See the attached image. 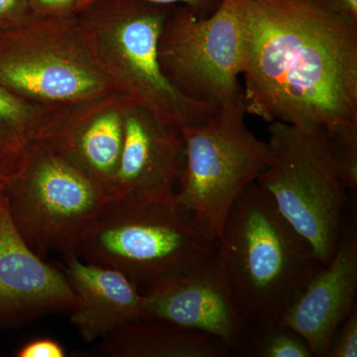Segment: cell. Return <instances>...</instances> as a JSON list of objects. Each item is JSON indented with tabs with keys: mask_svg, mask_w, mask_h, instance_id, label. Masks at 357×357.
<instances>
[{
	"mask_svg": "<svg viewBox=\"0 0 357 357\" xmlns=\"http://www.w3.org/2000/svg\"><path fill=\"white\" fill-rule=\"evenodd\" d=\"M243 103L318 131L357 122V24L319 0H244Z\"/></svg>",
	"mask_w": 357,
	"mask_h": 357,
	"instance_id": "1",
	"label": "cell"
},
{
	"mask_svg": "<svg viewBox=\"0 0 357 357\" xmlns=\"http://www.w3.org/2000/svg\"><path fill=\"white\" fill-rule=\"evenodd\" d=\"M218 250L246 325L279 321L296 295L324 266L311 244L256 182L230 208Z\"/></svg>",
	"mask_w": 357,
	"mask_h": 357,
	"instance_id": "2",
	"label": "cell"
},
{
	"mask_svg": "<svg viewBox=\"0 0 357 357\" xmlns=\"http://www.w3.org/2000/svg\"><path fill=\"white\" fill-rule=\"evenodd\" d=\"M217 249L173 191L107 199L84 232L77 257L121 272L142 291Z\"/></svg>",
	"mask_w": 357,
	"mask_h": 357,
	"instance_id": "3",
	"label": "cell"
},
{
	"mask_svg": "<svg viewBox=\"0 0 357 357\" xmlns=\"http://www.w3.org/2000/svg\"><path fill=\"white\" fill-rule=\"evenodd\" d=\"M172 6L96 0L77 18L96 64L117 91L160 121L182 128L208 121L218 107L183 95L162 70L159 38Z\"/></svg>",
	"mask_w": 357,
	"mask_h": 357,
	"instance_id": "4",
	"label": "cell"
},
{
	"mask_svg": "<svg viewBox=\"0 0 357 357\" xmlns=\"http://www.w3.org/2000/svg\"><path fill=\"white\" fill-rule=\"evenodd\" d=\"M7 210L21 238L44 259L77 256L84 232L107 203L105 189L49 141L35 143L3 177Z\"/></svg>",
	"mask_w": 357,
	"mask_h": 357,
	"instance_id": "5",
	"label": "cell"
},
{
	"mask_svg": "<svg viewBox=\"0 0 357 357\" xmlns=\"http://www.w3.org/2000/svg\"><path fill=\"white\" fill-rule=\"evenodd\" d=\"M0 84L58 114L119 91L96 64L77 15L31 14L0 32Z\"/></svg>",
	"mask_w": 357,
	"mask_h": 357,
	"instance_id": "6",
	"label": "cell"
},
{
	"mask_svg": "<svg viewBox=\"0 0 357 357\" xmlns=\"http://www.w3.org/2000/svg\"><path fill=\"white\" fill-rule=\"evenodd\" d=\"M245 115L239 100L218 107L208 121L181 128L184 160L176 194L217 243L230 208L269 164L267 142L248 128Z\"/></svg>",
	"mask_w": 357,
	"mask_h": 357,
	"instance_id": "7",
	"label": "cell"
},
{
	"mask_svg": "<svg viewBox=\"0 0 357 357\" xmlns=\"http://www.w3.org/2000/svg\"><path fill=\"white\" fill-rule=\"evenodd\" d=\"M270 160L256 180L294 229L311 244L319 262L335 255L344 227L345 192L325 130L269 123Z\"/></svg>",
	"mask_w": 357,
	"mask_h": 357,
	"instance_id": "8",
	"label": "cell"
},
{
	"mask_svg": "<svg viewBox=\"0 0 357 357\" xmlns=\"http://www.w3.org/2000/svg\"><path fill=\"white\" fill-rule=\"evenodd\" d=\"M162 70L183 95L215 107L243 100L244 0H222L206 17L173 6L160 35Z\"/></svg>",
	"mask_w": 357,
	"mask_h": 357,
	"instance_id": "9",
	"label": "cell"
},
{
	"mask_svg": "<svg viewBox=\"0 0 357 357\" xmlns=\"http://www.w3.org/2000/svg\"><path fill=\"white\" fill-rule=\"evenodd\" d=\"M141 292L146 318L208 333L236 352L246 324L218 249L196 267L155 282Z\"/></svg>",
	"mask_w": 357,
	"mask_h": 357,
	"instance_id": "10",
	"label": "cell"
},
{
	"mask_svg": "<svg viewBox=\"0 0 357 357\" xmlns=\"http://www.w3.org/2000/svg\"><path fill=\"white\" fill-rule=\"evenodd\" d=\"M76 294L64 271L28 248L0 203V328H15L47 314L70 312Z\"/></svg>",
	"mask_w": 357,
	"mask_h": 357,
	"instance_id": "11",
	"label": "cell"
},
{
	"mask_svg": "<svg viewBox=\"0 0 357 357\" xmlns=\"http://www.w3.org/2000/svg\"><path fill=\"white\" fill-rule=\"evenodd\" d=\"M357 236L342 227L335 255L307 281L279 323L304 338L312 356L328 357L333 335L356 307Z\"/></svg>",
	"mask_w": 357,
	"mask_h": 357,
	"instance_id": "12",
	"label": "cell"
},
{
	"mask_svg": "<svg viewBox=\"0 0 357 357\" xmlns=\"http://www.w3.org/2000/svg\"><path fill=\"white\" fill-rule=\"evenodd\" d=\"M183 160L181 128L160 121L129 100L124 109L121 159L109 199L176 191Z\"/></svg>",
	"mask_w": 357,
	"mask_h": 357,
	"instance_id": "13",
	"label": "cell"
},
{
	"mask_svg": "<svg viewBox=\"0 0 357 357\" xmlns=\"http://www.w3.org/2000/svg\"><path fill=\"white\" fill-rule=\"evenodd\" d=\"M129 100L119 91L63 112L49 141L89 174L107 192L123 144L124 109Z\"/></svg>",
	"mask_w": 357,
	"mask_h": 357,
	"instance_id": "14",
	"label": "cell"
},
{
	"mask_svg": "<svg viewBox=\"0 0 357 357\" xmlns=\"http://www.w3.org/2000/svg\"><path fill=\"white\" fill-rule=\"evenodd\" d=\"M65 260L64 273L77 298L70 319L84 342L102 340L121 326L146 318L143 294L126 275L77 256Z\"/></svg>",
	"mask_w": 357,
	"mask_h": 357,
	"instance_id": "15",
	"label": "cell"
},
{
	"mask_svg": "<svg viewBox=\"0 0 357 357\" xmlns=\"http://www.w3.org/2000/svg\"><path fill=\"white\" fill-rule=\"evenodd\" d=\"M100 351L110 357H225V342L208 333L154 319H141L103 337Z\"/></svg>",
	"mask_w": 357,
	"mask_h": 357,
	"instance_id": "16",
	"label": "cell"
},
{
	"mask_svg": "<svg viewBox=\"0 0 357 357\" xmlns=\"http://www.w3.org/2000/svg\"><path fill=\"white\" fill-rule=\"evenodd\" d=\"M61 114L28 102L0 84V150L6 157V174L26 150L50 137Z\"/></svg>",
	"mask_w": 357,
	"mask_h": 357,
	"instance_id": "17",
	"label": "cell"
},
{
	"mask_svg": "<svg viewBox=\"0 0 357 357\" xmlns=\"http://www.w3.org/2000/svg\"><path fill=\"white\" fill-rule=\"evenodd\" d=\"M234 356L312 357V354L304 338L276 321L262 325H246Z\"/></svg>",
	"mask_w": 357,
	"mask_h": 357,
	"instance_id": "18",
	"label": "cell"
},
{
	"mask_svg": "<svg viewBox=\"0 0 357 357\" xmlns=\"http://www.w3.org/2000/svg\"><path fill=\"white\" fill-rule=\"evenodd\" d=\"M326 143L347 191L357 189V122L335 124L325 129Z\"/></svg>",
	"mask_w": 357,
	"mask_h": 357,
	"instance_id": "19",
	"label": "cell"
},
{
	"mask_svg": "<svg viewBox=\"0 0 357 357\" xmlns=\"http://www.w3.org/2000/svg\"><path fill=\"white\" fill-rule=\"evenodd\" d=\"M357 356V311L356 307L338 326L328 349V357Z\"/></svg>",
	"mask_w": 357,
	"mask_h": 357,
	"instance_id": "20",
	"label": "cell"
},
{
	"mask_svg": "<svg viewBox=\"0 0 357 357\" xmlns=\"http://www.w3.org/2000/svg\"><path fill=\"white\" fill-rule=\"evenodd\" d=\"M86 0H28L33 15L64 18L77 15Z\"/></svg>",
	"mask_w": 357,
	"mask_h": 357,
	"instance_id": "21",
	"label": "cell"
},
{
	"mask_svg": "<svg viewBox=\"0 0 357 357\" xmlns=\"http://www.w3.org/2000/svg\"><path fill=\"white\" fill-rule=\"evenodd\" d=\"M30 15L28 0H0V32L20 24Z\"/></svg>",
	"mask_w": 357,
	"mask_h": 357,
	"instance_id": "22",
	"label": "cell"
},
{
	"mask_svg": "<svg viewBox=\"0 0 357 357\" xmlns=\"http://www.w3.org/2000/svg\"><path fill=\"white\" fill-rule=\"evenodd\" d=\"M64 347L52 338H38L27 342L17 349V357H65Z\"/></svg>",
	"mask_w": 357,
	"mask_h": 357,
	"instance_id": "23",
	"label": "cell"
},
{
	"mask_svg": "<svg viewBox=\"0 0 357 357\" xmlns=\"http://www.w3.org/2000/svg\"><path fill=\"white\" fill-rule=\"evenodd\" d=\"M93 1H96V0H86L82 8ZM146 1L161 4V6H185L192 13L196 14L199 17L203 18L211 15L220 6L222 0H146Z\"/></svg>",
	"mask_w": 357,
	"mask_h": 357,
	"instance_id": "24",
	"label": "cell"
},
{
	"mask_svg": "<svg viewBox=\"0 0 357 357\" xmlns=\"http://www.w3.org/2000/svg\"><path fill=\"white\" fill-rule=\"evenodd\" d=\"M319 1L333 13L357 24V0H319Z\"/></svg>",
	"mask_w": 357,
	"mask_h": 357,
	"instance_id": "25",
	"label": "cell"
},
{
	"mask_svg": "<svg viewBox=\"0 0 357 357\" xmlns=\"http://www.w3.org/2000/svg\"><path fill=\"white\" fill-rule=\"evenodd\" d=\"M7 172V164L6 157H4L3 153H2L1 150H0V175L3 177Z\"/></svg>",
	"mask_w": 357,
	"mask_h": 357,
	"instance_id": "26",
	"label": "cell"
},
{
	"mask_svg": "<svg viewBox=\"0 0 357 357\" xmlns=\"http://www.w3.org/2000/svg\"><path fill=\"white\" fill-rule=\"evenodd\" d=\"M2 197H3V178L0 175V203H1Z\"/></svg>",
	"mask_w": 357,
	"mask_h": 357,
	"instance_id": "27",
	"label": "cell"
}]
</instances>
